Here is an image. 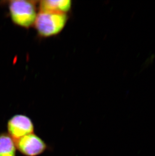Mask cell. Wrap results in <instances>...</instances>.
I'll return each instance as SVG.
<instances>
[{
  "label": "cell",
  "instance_id": "6da1fadb",
  "mask_svg": "<svg viewBox=\"0 0 155 156\" xmlns=\"http://www.w3.org/2000/svg\"><path fill=\"white\" fill-rule=\"evenodd\" d=\"M38 4V1L32 0L9 1V14L13 23L27 30L33 27L39 12Z\"/></svg>",
  "mask_w": 155,
  "mask_h": 156
},
{
  "label": "cell",
  "instance_id": "7a4b0ae2",
  "mask_svg": "<svg viewBox=\"0 0 155 156\" xmlns=\"http://www.w3.org/2000/svg\"><path fill=\"white\" fill-rule=\"evenodd\" d=\"M69 20V14L39 12L34 28L38 37L47 38L56 37L64 30Z\"/></svg>",
  "mask_w": 155,
  "mask_h": 156
},
{
  "label": "cell",
  "instance_id": "3957f363",
  "mask_svg": "<svg viewBox=\"0 0 155 156\" xmlns=\"http://www.w3.org/2000/svg\"><path fill=\"white\" fill-rule=\"evenodd\" d=\"M14 143L16 149L25 156H39L47 148L44 140L34 133L16 140Z\"/></svg>",
  "mask_w": 155,
  "mask_h": 156
},
{
  "label": "cell",
  "instance_id": "277c9868",
  "mask_svg": "<svg viewBox=\"0 0 155 156\" xmlns=\"http://www.w3.org/2000/svg\"><path fill=\"white\" fill-rule=\"evenodd\" d=\"M7 130L9 136L15 141L34 133V126L29 117L24 114H16L8 121Z\"/></svg>",
  "mask_w": 155,
  "mask_h": 156
},
{
  "label": "cell",
  "instance_id": "5b68a950",
  "mask_svg": "<svg viewBox=\"0 0 155 156\" xmlns=\"http://www.w3.org/2000/svg\"><path fill=\"white\" fill-rule=\"evenodd\" d=\"M39 12H49L67 14L72 9L73 2L71 0H42L38 1Z\"/></svg>",
  "mask_w": 155,
  "mask_h": 156
},
{
  "label": "cell",
  "instance_id": "8992f818",
  "mask_svg": "<svg viewBox=\"0 0 155 156\" xmlns=\"http://www.w3.org/2000/svg\"><path fill=\"white\" fill-rule=\"evenodd\" d=\"M16 150L14 141L9 134L0 133V156H16Z\"/></svg>",
  "mask_w": 155,
  "mask_h": 156
}]
</instances>
